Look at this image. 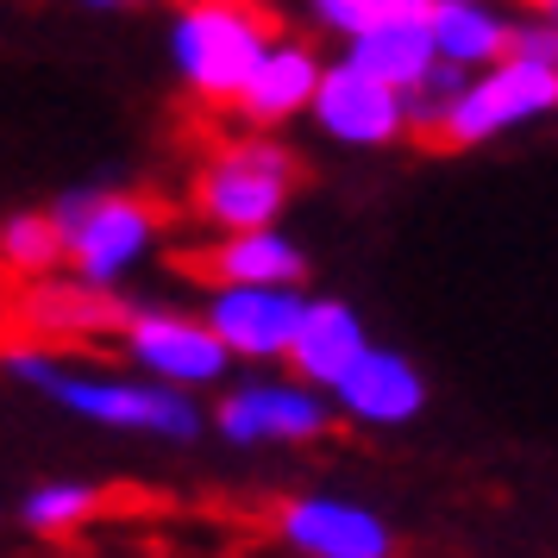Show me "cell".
<instances>
[{"instance_id": "obj_1", "label": "cell", "mask_w": 558, "mask_h": 558, "mask_svg": "<svg viewBox=\"0 0 558 558\" xmlns=\"http://www.w3.org/2000/svg\"><path fill=\"white\" fill-rule=\"evenodd\" d=\"M0 371L13 383H26L32 396H45L51 408H63L70 421H88L120 439H157V446H189L202 439L207 414L202 396H182L163 383L138 377V371H107V364H76V357L51 352L38 339L0 345Z\"/></svg>"}, {"instance_id": "obj_4", "label": "cell", "mask_w": 558, "mask_h": 558, "mask_svg": "<svg viewBox=\"0 0 558 558\" xmlns=\"http://www.w3.org/2000/svg\"><path fill=\"white\" fill-rule=\"evenodd\" d=\"M289 202H295V151L277 132H239V138L207 145L195 177H189V214L214 239L282 227Z\"/></svg>"}, {"instance_id": "obj_20", "label": "cell", "mask_w": 558, "mask_h": 558, "mask_svg": "<svg viewBox=\"0 0 558 558\" xmlns=\"http://www.w3.org/2000/svg\"><path fill=\"white\" fill-rule=\"evenodd\" d=\"M458 88H464V70H452V63H433L427 76L408 88V138L421 132V138H433L439 132V120H446V107L458 101Z\"/></svg>"}, {"instance_id": "obj_16", "label": "cell", "mask_w": 558, "mask_h": 558, "mask_svg": "<svg viewBox=\"0 0 558 558\" xmlns=\"http://www.w3.org/2000/svg\"><path fill=\"white\" fill-rule=\"evenodd\" d=\"M120 295H101V289H88L76 277H38L26 282V295H20V320L38 345H51V339H95V332H113L120 327Z\"/></svg>"}, {"instance_id": "obj_23", "label": "cell", "mask_w": 558, "mask_h": 558, "mask_svg": "<svg viewBox=\"0 0 558 558\" xmlns=\"http://www.w3.org/2000/svg\"><path fill=\"white\" fill-rule=\"evenodd\" d=\"M82 7H95V13H120V7H151V0H82Z\"/></svg>"}, {"instance_id": "obj_18", "label": "cell", "mask_w": 558, "mask_h": 558, "mask_svg": "<svg viewBox=\"0 0 558 558\" xmlns=\"http://www.w3.org/2000/svg\"><path fill=\"white\" fill-rule=\"evenodd\" d=\"M101 508H107V489L95 477H51V483H32L26 489L20 527L38 533V539H70V533H82Z\"/></svg>"}, {"instance_id": "obj_6", "label": "cell", "mask_w": 558, "mask_h": 558, "mask_svg": "<svg viewBox=\"0 0 558 558\" xmlns=\"http://www.w3.org/2000/svg\"><path fill=\"white\" fill-rule=\"evenodd\" d=\"M113 339H120L126 371L163 383V389L207 396V389L232 383V357L220 352V339L207 332L202 314H189V307H126Z\"/></svg>"}, {"instance_id": "obj_10", "label": "cell", "mask_w": 558, "mask_h": 558, "mask_svg": "<svg viewBox=\"0 0 558 558\" xmlns=\"http://www.w3.org/2000/svg\"><path fill=\"white\" fill-rule=\"evenodd\" d=\"M307 120L320 138L332 145H352V151H389L408 138V101L389 88V82L364 76L357 63L332 57L320 70V88L307 101Z\"/></svg>"}, {"instance_id": "obj_13", "label": "cell", "mask_w": 558, "mask_h": 558, "mask_svg": "<svg viewBox=\"0 0 558 558\" xmlns=\"http://www.w3.org/2000/svg\"><path fill=\"white\" fill-rule=\"evenodd\" d=\"M371 345V332H364V314H357L345 295H307L302 302V320L289 332V377L307 383V389H332V383L352 371V357Z\"/></svg>"}, {"instance_id": "obj_22", "label": "cell", "mask_w": 558, "mask_h": 558, "mask_svg": "<svg viewBox=\"0 0 558 558\" xmlns=\"http://www.w3.org/2000/svg\"><path fill=\"white\" fill-rule=\"evenodd\" d=\"M508 57L539 63V70H558V26L553 20H539V13L514 20V26H508Z\"/></svg>"}, {"instance_id": "obj_9", "label": "cell", "mask_w": 558, "mask_h": 558, "mask_svg": "<svg viewBox=\"0 0 558 558\" xmlns=\"http://www.w3.org/2000/svg\"><path fill=\"white\" fill-rule=\"evenodd\" d=\"M307 289H277V282H227V289H207L202 320L220 339V352L232 364H252L270 371L289 352V332L302 320Z\"/></svg>"}, {"instance_id": "obj_8", "label": "cell", "mask_w": 558, "mask_h": 558, "mask_svg": "<svg viewBox=\"0 0 558 558\" xmlns=\"http://www.w3.org/2000/svg\"><path fill=\"white\" fill-rule=\"evenodd\" d=\"M277 539L295 558H396V527L389 514L357 496H327V489H302L277 502Z\"/></svg>"}, {"instance_id": "obj_5", "label": "cell", "mask_w": 558, "mask_h": 558, "mask_svg": "<svg viewBox=\"0 0 558 558\" xmlns=\"http://www.w3.org/2000/svg\"><path fill=\"white\" fill-rule=\"evenodd\" d=\"M539 120H558V70L502 57V63L477 70V76H464L458 101L446 107L433 138L452 145V151H477V145H496V138L527 132Z\"/></svg>"}, {"instance_id": "obj_11", "label": "cell", "mask_w": 558, "mask_h": 558, "mask_svg": "<svg viewBox=\"0 0 558 558\" xmlns=\"http://www.w3.org/2000/svg\"><path fill=\"white\" fill-rule=\"evenodd\" d=\"M327 402H332V421H352V427H371V433H396V427L427 414V377L396 345H364L352 357V371L327 389Z\"/></svg>"}, {"instance_id": "obj_14", "label": "cell", "mask_w": 558, "mask_h": 558, "mask_svg": "<svg viewBox=\"0 0 558 558\" xmlns=\"http://www.w3.org/2000/svg\"><path fill=\"white\" fill-rule=\"evenodd\" d=\"M345 63H357L364 76L389 82L396 95H408L414 82L427 76L433 63V32H427V0H402V7H389L377 26H364L357 38H345Z\"/></svg>"}, {"instance_id": "obj_3", "label": "cell", "mask_w": 558, "mask_h": 558, "mask_svg": "<svg viewBox=\"0 0 558 558\" xmlns=\"http://www.w3.org/2000/svg\"><path fill=\"white\" fill-rule=\"evenodd\" d=\"M277 13L264 0H177L163 26V57L177 70V88L202 107H232L252 63L277 38Z\"/></svg>"}, {"instance_id": "obj_7", "label": "cell", "mask_w": 558, "mask_h": 558, "mask_svg": "<svg viewBox=\"0 0 558 558\" xmlns=\"http://www.w3.org/2000/svg\"><path fill=\"white\" fill-rule=\"evenodd\" d=\"M207 427L220 433L239 452L257 446H314L332 433V402L327 389H307L295 377H245V383H220Z\"/></svg>"}, {"instance_id": "obj_12", "label": "cell", "mask_w": 558, "mask_h": 558, "mask_svg": "<svg viewBox=\"0 0 558 558\" xmlns=\"http://www.w3.org/2000/svg\"><path fill=\"white\" fill-rule=\"evenodd\" d=\"M320 70H327V57L314 51L307 38L277 32V38L264 45V57L252 63L245 88L232 95V113L252 132L295 126V120H307V101H314V88H320Z\"/></svg>"}, {"instance_id": "obj_19", "label": "cell", "mask_w": 558, "mask_h": 558, "mask_svg": "<svg viewBox=\"0 0 558 558\" xmlns=\"http://www.w3.org/2000/svg\"><path fill=\"white\" fill-rule=\"evenodd\" d=\"M0 270L20 282H38V277L63 270V245H57V227L45 207H13L0 220Z\"/></svg>"}, {"instance_id": "obj_17", "label": "cell", "mask_w": 558, "mask_h": 558, "mask_svg": "<svg viewBox=\"0 0 558 558\" xmlns=\"http://www.w3.org/2000/svg\"><path fill=\"white\" fill-rule=\"evenodd\" d=\"M508 26H514V13L496 7V0H427L433 57L452 63V70H464V76L502 63L508 57Z\"/></svg>"}, {"instance_id": "obj_15", "label": "cell", "mask_w": 558, "mask_h": 558, "mask_svg": "<svg viewBox=\"0 0 558 558\" xmlns=\"http://www.w3.org/2000/svg\"><path fill=\"white\" fill-rule=\"evenodd\" d=\"M195 277H207L214 289L227 282H277V289H302L307 277V252L295 232L282 227H257V232H220L207 252L189 257Z\"/></svg>"}, {"instance_id": "obj_2", "label": "cell", "mask_w": 558, "mask_h": 558, "mask_svg": "<svg viewBox=\"0 0 558 558\" xmlns=\"http://www.w3.org/2000/svg\"><path fill=\"white\" fill-rule=\"evenodd\" d=\"M57 245H63V270L101 295H120L163 245V214L157 202L132 195V189H107V182H76L63 189L51 207Z\"/></svg>"}, {"instance_id": "obj_21", "label": "cell", "mask_w": 558, "mask_h": 558, "mask_svg": "<svg viewBox=\"0 0 558 558\" xmlns=\"http://www.w3.org/2000/svg\"><path fill=\"white\" fill-rule=\"evenodd\" d=\"M302 7H307V20L327 32V38L345 45V38H357L364 26H377L383 13H389V7H402V0H302Z\"/></svg>"}, {"instance_id": "obj_24", "label": "cell", "mask_w": 558, "mask_h": 558, "mask_svg": "<svg viewBox=\"0 0 558 558\" xmlns=\"http://www.w3.org/2000/svg\"><path fill=\"white\" fill-rule=\"evenodd\" d=\"M533 13H539V20H553V26H558V0H533Z\"/></svg>"}]
</instances>
